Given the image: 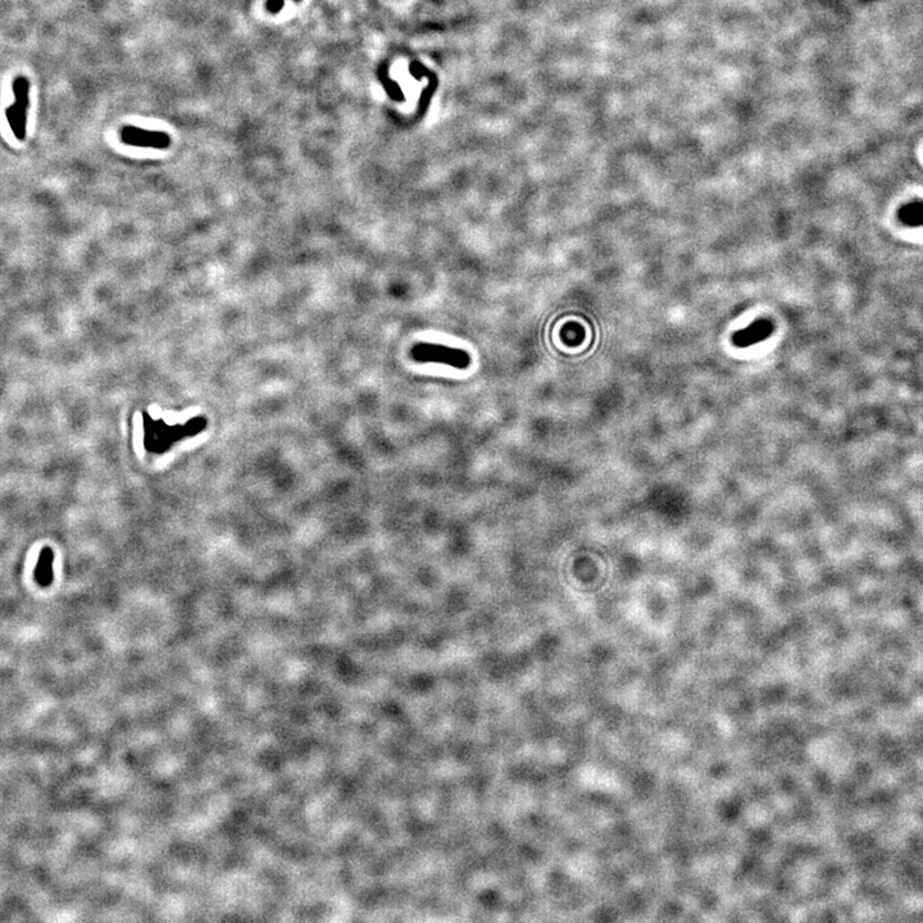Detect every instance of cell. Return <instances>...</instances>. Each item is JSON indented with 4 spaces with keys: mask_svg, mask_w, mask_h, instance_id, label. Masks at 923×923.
Listing matches in <instances>:
<instances>
[{
    "mask_svg": "<svg viewBox=\"0 0 923 923\" xmlns=\"http://www.w3.org/2000/svg\"><path fill=\"white\" fill-rule=\"evenodd\" d=\"M121 140L126 145L139 147L166 149L171 144V138L162 131H149L135 126H126L121 130Z\"/></svg>",
    "mask_w": 923,
    "mask_h": 923,
    "instance_id": "obj_3",
    "label": "cell"
},
{
    "mask_svg": "<svg viewBox=\"0 0 923 923\" xmlns=\"http://www.w3.org/2000/svg\"><path fill=\"white\" fill-rule=\"evenodd\" d=\"M28 90H30V84L26 77L20 76L17 77L13 82V93L16 101L13 106L7 108L8 123L13 131L14 136L18 140H23L26 136V121L27 109L30 108V99H28Z\"/></svg>",
    "mask_w": 923,
    "mask_h": 923,
    "instance_id": "obj_2",
    "label": "cell"
},
{
    "mask_svg": "<svg viewBox=\"0 0 923 923\" xmlns=\"http://www.w3.org/2000/svg\"><path fill=\"white\" fill-rule=\"evenodd\" d=\"M285 4V0H267L266 8L271 14H279Z\"/></svg>",
    "mask_w": 923,
    "mask_h": 923,
    "instance_id": "obj_7",
    "label": "cell"
},
{
    "mask_svg": "<svg viewBox=\"0 0 923 923\" xmlns=\"http://www.w3.org/2000/svg\"><path fill=\"white\" fill-rule=\"evenodd\" d=\"M769 332H771V325L766 323V325L763 326V323H759V322H758L756 326H753V328H750L749 330H748V332L744 335L743 339L746 340V344H751V342H756L758 339L761 340L762 337L767 336Z\"/></svg>",
    "mask_w": 923,
    "mask_h": 923,
    "instance_id": "obj_6",
    "label": "cell"
},
{
    "mask_svg": "<svg viewBox=\"0 0 923 923\" xmlns=\"http://www.w3.org/2000/svg\"><path fill=\"white\" fill-rule=\"evenodd\" d=\"M410 355L415 361L420 363H439L458 369H466L471 364V358L467 352L439 344H417L412 349Z\"/></svg>",
    "mask_w": 923,
    "mask_h": 923,
    "instance_id": "obj_1",
    "label": "cell"
},
{
    "mask_svg": "<svg viewBox=\"0 0 923 923\" xmlns=\"http://www.w3.org/2000/svg\"><path fill=\"white\" fill-rule=\"evenodd\" d=\"M294 1L295 3H298V1H301V0H294Z\"/></svg>",
    "mask_w": 923,
    "mask_h": 923,
    "instance_id": "obj_8",
    "label": "cell"
},
{
    "mask_svg": "<svg viewBox=\"0 0 923 923\" xmlns=\"http://www.w3.org/2000/svg\"><path fill=\"white\" fill-rule=\"evenodd\" d=\"M53 550L50 548L43 549L35 569V580L41 586H49L53 581Z\"/></svg>",
    "mask_w": 923,
    "mask_h": 923,
    "instance_id": "obj_4",
    "label": "cell"
},
{
    "mask_svg": "<svg viewBox=\"0 0 923 923\" xmlns=\"http://www.w3.org/2000/svg\"><path fill=\"white\" fill-rule=\"evenodd\" d=\"M900 220L908 223V225H919L923 223V203H913L908 204L907 207L902 208L900 212Z\"/></svg>",
    "mask_w": 923,
    "mask_h": 923,
    "instance_id": "obj_5",
    "label": "cell"
}]
</instances>
